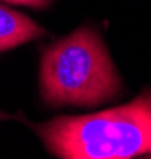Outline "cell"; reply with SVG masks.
<instances>
[{
	"instance_id": "cell-3",
	"label": "cell",
	"mask_w": 151,
	"mask_h": 159,
	"mask_svg": "<svg viewBox=\"0 0 151 159\" xmlns=\"http://www.w3.org/2000/svg\"><path fill=\"white\" fill-rule=\"evenodd\" d=\"M46 29L29 16L0 3V52L46 37Z\"/></svg>"
},
{
	"instance_id": "cell-4",
	"label": "cell",
	"mask_w": 151,
	"mask_h": 159,
	"mask_svg": "<svg viewBox=\"0 0 151 159\" xmlns=\"http://www.w3.org/2000/svg\"><path fill=\"white\" fill-rule=\"evenodd\" d=\"M2 2L11 3V5H19V7H29L34 10H43L53 3V0H2Z\"/></svg>"
},
{
	"instance_id": "cell-2",
	"label": "cell",
	"mask_w": 151,
	"mask_h": 159,
	"mask_svg": "<svg viewBox=\"0 0 151 159\" xmlns=\"http://www.w3.org/2000/svg\"><path fill=\"white\" fill-rule=\"evenodd\" d=\"M38 86L49 107L92 108L119 97L122 80L100 34L80 27L43 51Z\"/></svg>"
},
{
	"instance_id": "cell-5",
	"label": "cell",
	"mask_w": 151,
	"mask_h": 159,
	"mask_svg": "<svg viewBox=\"0 0 151 159\" xmlns=\"http://www.w3.org/2000/svg\"><path fill=\"white\" fill-rule=\"evenodd\" d=\"M5 119H11V115H8V113L0 110V121H5Z\"/></svg>"
},
{
	"instance_id": "cell-1",
	"label": "cell",
	"mask_w": 151,
	"mask_h": 159,
	"mask_svg": "<svg viewBox=\"0 0 151 159\" xmlns=\"http://www.w3.org/2000/svg\"><path fill=\"white\" fill-rule=\"evenodd\" d=\"M34 130L48 153L61 159L151 157V89L119 107L57 116Z\"/></svg>"
}]
</instances>
